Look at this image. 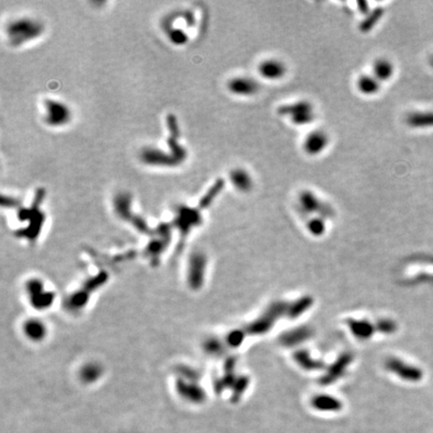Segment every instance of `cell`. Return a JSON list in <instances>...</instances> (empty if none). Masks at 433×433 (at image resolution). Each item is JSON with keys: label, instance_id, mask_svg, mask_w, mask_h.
<instances>
[{"label": "cell", "instance_id": "20", "mask_svg": "<svg viewBox=\"0 0 433 433\" xmlns=\"http://www.w3.org/2000/svg\"><path fill=\"white\" fill-rule=\"evenodd\" d=\"M429 62H430V65L433 67V55L430 57V59H429Z\"/></svg>", "mask_w": 433, "mask_h": 433}, {"label": "cell", "instance_id": "17", "mask_svg": "<svg viewBox=\"0 0 433 433\" xmlns=\"http://www.w3.org/2000/svg\"><path fill=\"white\" fill-rule=\"evenodd\" d=\"M310 232L314 235H321L325 230V223L323 218H314L308 223Z\"/></svg>", "mask_w": 433, "mask_h": 433}, {"label": "cell", "instance_id": "8", "mask_svg": "<svg viewBox=\"0 0 433 433\" xmlns=\"http://www.w3.org/2000/svg\"><path fill=\"white\" fill-rule=\"evenodd\" d=\"M388 368L400 378L410 382L420 381L423 376V373L419 368L406 364L397 359H391L388 362Z\"/></svg>", "mask_w": 433, "mask_h": 433}, {"label": "cell", "instance_id": "18", "mask_svg": "<svg viewBox=\"0 0 433 433\" xmlns=\"http://www.w3.org/2000/svg\"><path fill=\"white\" fill-rule=\"evenodd\" d=\"M352 331L359 336V338H367L368 335L371 334V327L368 326L366 323H353L351 325Z\"/></svg>", "mask_w": 433, "mask_h": 433}, {"label": "cell", "instance_id": "12", "mask_svg": "<svg viewBox=\"0 0 433 433\" xmlns=\"http://www.w3.org/2000/svg\"><path fill=\"white\" fill-rule=\"evenodd\" d=\"M395 72L393 62L386 57L376 58L372 63L371 73L382 83L389 81Z\"/></svg>", "mask_w": 433, "mask_h": 433}, {"label": "cell", "instance_id": "10", "mask_svg": "<svg viewBox=\"0 0 433 433\" xmlns=\"http://www.w3.org/2000/svg\"><path fill=\"white\" fill-rule=\"evenodd\" d=\"M230 182L232 185L242 193H249L253 190L255 182L253 176L249 170L243 167H235L230 171Z\"/></svg>", "mask_w": 433, "mask_h": 433}, {"label": "cell", "instance_id": "19", "mask_svg": "<svg viewBox=\"0 0 433 433\" xmlns=\"http://www.w3.org/2000/svg\"><path fill=\"white\" fill-rule=\"evenodd\" d=\"M223 182L221 181V180H219L218 182H216V184L214 185V187L211 189V191H210V193H208V195L203 199V201H202V205L203 206H206V205H208L210 202H212V199L221 191V189H222V187H223Z\"/></svg>", "mask_w": 433, "mask_h": 433}, {"label": "cell", "instance_id": "5", "mask_svg": "<svg viewBox=\"0 0 433 433\" xmlns=\"http://www.w3.org/2000/svg\"><path fill=\"white\" fill-rule=\"evenodd\" d=\"M288 67L286 63L279 58H267L262 60L258 65L260 76L269 81H278L287 74Z\"/></svg>", "mask_w": 433, "mask_h": 433}, {"label": "cell", "instance_id": "15", "mask_svg": "<svg viewBox=\"0 0 433 433\" xmlns=\"http://www.w3.org/2000/svg\"><path fill=\"white\" fill-rule=\"evenodd\" d=\"M313 406L320 411H338L341 403L330 396H319L314 399Z\"/></svg>", "mask_w": 433, "mask_h": 433}, {"label": "cell", "instance_id": "13", "mask_svg": "<svg viewBox=\"0 0 433 433\" xmlns=\"http://www.w3.org/2000/svg\"><path fill=\"white\" fill-rule=\"evenodd\" d=\"M382 83L372 74H361L356 81L357 91L365 97H374L381 91Z\"/></svg>", "mask_w": 433, "mask_h": 433}, {"label": "cell", "instance_id": "1", "mask_svg": "<svg viewBox=\"0 0 433 433\" xmlns=\"http://www.w3.org/2000/svg\"><path fill=\"white\" fill-rule=\"evenodd\" d=\"M43 29V25L34 19L19 18L7 25L6 34L12 46H19L41 35Z\"/></svg>", "mask_w": 433, "mask_h": 433}, {"label": "cell", "instance_id": "9", "mask_svg": "<svg viewBox=\"0 0 433 433\" xmlns=\"http://www.w3.org/2000/svg\"><path fill=\"white\" fill-rule=\"evenodd\" d=\"M299 206L301 210L308 214L320 213L323 215V213L326 212L329 215L330 212L328 207H325L324 203L309 190H305L299 195Z\"/></svg>", "mask_w": 433, "mask_h": 433}, {"label": "cell", "instance_id": "6", "mask_svg": "<svg viewBox=\"0 0 433 433\" xmlns=\"http://www.w3.org/2000/svg\"><path fill=\"white\" fill-rule=\"evenodd\" d=\"M166 125L169 133V138L167 139V144L169 147L170 154L180 162V164L186 160L187 158V150L184 146H182L179 143L180 138V128L178 124L177 118L169 114L166 116Z\"/></svg>", "mask_w": 433, "mask_h": 433}, {"label": "cell", "instance_id": "7", "mask_svg": "<svg viewBox=\"0 0 433 433\" xmlns=\"http://www.w3.org/2000/svg\"><path fill=\"white\" fill-rule=\"evenodd\" d=\"M142 161L148 165L177 166L180 162L170 154L155 147H146L141 152Z\"/></svg>", "mask_w": 433, "mask_h": 433}, {"label": "cell", "instance_id": "4", "mask_svg": "<svg viewBox=\"0 0 433 433\" xmlns=\"http://www.w3.org/2000/svg\"><path fill=\"white\" fill-rule=\"evenodd\" d=\"M330 144V136L324 130L311 131L304 138L302 147L306 154L317 156L323 153Z\"/></svg>", "mask_w": 433, "mask_h": 433}, {"label": "cell", "instance_id": "14", "mask_svg": "<svg viewBox=\"0 0 433 433\" xmlns=\"http://www.w3.org/2000/svg\"><path fill=\"white\" fill-rule=\"evenodd\" d=\"M405 121L413 129L432 128L433 112H412L407 115Z\"/></svg>", "mask_w": 433, "mask_h": 433}, {"label": "cell", "instance_id": "2", "mask_svg": "<svg viewBox=\"0 0 433 433\" xmlns=\"http://www.w3.org/2000/svg\"><path fill=\"white\" fill-rule=\"evenodd\" d=\"M45 116L44 122L52 128H59L67 125L71 120V113L68 107L58 101H44Z\"/></svg>", "mask_w": 433, "mask_h": 433}, {"label": "cell", "instance_id": "3", "mask_svg": "<svg viewBox=\"0 0 433 433\" xmlns=\"http://www.w3.org/2000/svg\"><path fill=\"white\" fill-rule=\"evenodd\" d=\"M228 91L237 97L250 98L256 96L261 89L260 82L252 76L240 75L233 77L227 84Z\"/></svg>", "mask_w": 433, "mask_h": 433}, {"label": "cell", "instance_id": "16", "mask_svg": "<svg viewBox=\"0 0 433 433\" xmlns=\"http://www.w3.org/2000/svg\"><path fill=\"white\" fill-rule=\"evenodd\" d=\"M167 36L170 42L177 45H183L188 41V35L182 29L169 28L167 30Z\"/></svg>", "mask_w": 433, "mask_h": 433}, {"label": "cell", "instance_id": "11", "mask_svg": "<svg viewBox=\"0 0 433 433\" xmlns=\"http://www.w3.org/2000/svg\"><path fill=\"white\" fill-rule=\"evenodd\" d=\"M314 111H315V107L310 101L299 100V101H296L294 103H290V104H285L283 106H280L277 110V113L281 117H287L290 120V119L297 117L299 115H302L304 113L314 112Z\"/></svg>", "mask_w": 433, "mask_h": 433}]
</instances>
